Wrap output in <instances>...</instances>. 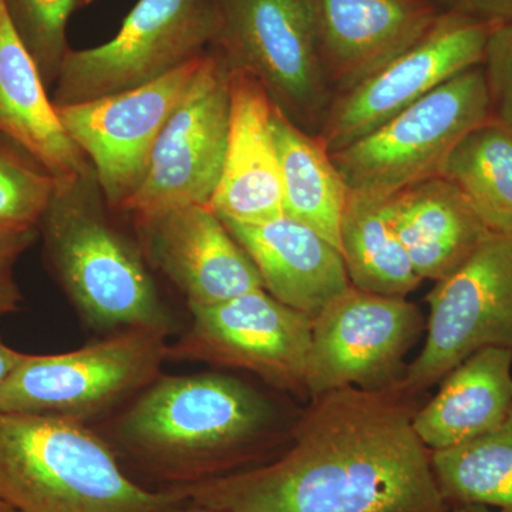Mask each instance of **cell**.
<instances>
[{"instance_id":"8fae6325","label":"cell","mask_w":512,"mask_h":512,"mask_svg":"<svg viewBox=\"0 0 512 512\" xmlns=\"http://www.w3.org/2000/svg\"><path fill=\"white\" fill-rule=\"evenodd\" d=\"M191 325L167 360L247 370L282 392L306 393L313 320L265 289L190 308Z\"/></svg>"},{"instance_id":"f1b7e54d","label":"cell","mask_w":512,"mask_h":512,"mask_svg":"<svg viewBox=\"0 0 512 512\" xmlns=\"http://www.w3.org/2000/svg\"><path fill=\"white\" fill-rule=\"evenodd\" d=\"M37 238V228L0 227V316L18 312L22 305L16 265Z\"/></svg>"},{"instance_id":"e575fe53","label":"cell","mask_w":512,"mask_h":512,"mask_svg":"<svg viewBox=\"0 0 512 512\" xmlns=\"http://www.w3.org/2000/svg\"><path fill=\"white\" fill-rule=\"evenodd\" d=\"M0 512H19V511H16L15 508L10 507L9 504L3 503V501L0 500Z\"/></svg>"},{"instance_id":"4316f807","label":"cell","mask_w":512,"mask_h":512,"mask_svg":"<svg viewBox=\"0 0 512 512\" xmlns=\"http://www.w3.org/2000/svg\"><path fill=\"white\" fill-rule=\"evenodd\" d=\"M13 29L35 60L46 87L56 83L70 47L67 25L82 0H3Z\"/></svg>"},{"instance_id":"7a4b0ae2","label":"cell","mask_w":512,"mask_h":512,"mask_svg":"<svg viewBox=\"0 0 512 512\" xmlns=\"http://www.w3.org/2000/svg\"><path fill=\"white\" fill-rule=\"evenodd\" d=\"M278 410L264 393L221 373L158 376L117 420L111 447L151 490H175L276 456Z\"/></svg>"},{"instance_id":"d4e9b609","label":"cell","mask_w":512,"mask_h":512,"mask_svg":"<svg viewBox=\"0 0 512 512\" xmlns=\"http://www.w3.org/2000/svg\"><path fill=\"white\" fill-rule=\"evenodd\" d=\"M466 195L491 232L512 235V136L493 120L454 147L440 173Z\"/></svg>"},{"instance_id":"e0dca14e","label":"cell","mask_w":512,"mask_h":512,"mask_svg":"<svg viewBox=\"0 0 512 512\" xmlns=\"http://www.w3.org/2000/svg\"><path fill=\"white\" fill-rule=\"evenodd\" d=\"M274 110L254 76L231 69L227 151L220 184L208 204L221 220L255 224L284 215Z\"/></svg>"},{"instance_id":"5b68a950","label":"cell","mask_w":512,"mask_h":512,"mask_svg":"<svg viewBox=\"0 0 512 512\" xmlns=\"http://www.w3.org/2000/svg\"><path fill=\"white\" fill-rule=\"evenodd\" d=\"M488 120L490 97L481 64L335 151L332 160L350 191L390 198L440 175L454 147Z\"/></svg>"},{"instance_id":"9a60e30c","label":"cell","mask_w":512,"mask_h":512,"mask_svg":"<svg viewBox=\"0 0 512 512\" xmlns=\"http://www.w3.org/2000/svg\"><path fill=\"white\" fill-rule=\"evenodd\" d=\"M146 259L163 272L188 308L264 289L261 275L208 205H188L137 224Z\"/></svg>"},{"instance_id":"d590c367","label":"cell","mask_w":512,"mask_h":512,"mask_svg":"<svg viewBox=\"0 0 512 512\" xmlns=\"http://www.w3.org/2000/svg\"><path fill=\"white\" fill-rule=\"evenodd\" d=\"M93 2H96V0H82L83 8L84 6L92 5Z\"/></svg>"},{"instance_id":"d6986e66","label":"cell","mask_w":512,"mask_h":512,"mask_svg":"<svg viewBox=\"0 0 512 512\" xmlns=\"http://www.w3.org/2000/svg\"><path fill=\"white\" fill-rule=\"evenodd\" d=\"M390 220L421 279L457 271L491 234L456 185L437 175L387 200Z\"/></svg>"},{"instance_id":"52a82bcc","label":"cell","mask_w":512,"mask_h":512,"mask_svg":"<svg viewBox=\"0 0 512 512\" xmlns=\"http://www.w3.org/2000/svg\"><path fill=\"white\" fill-rule=\"evenodd\" d=\"M221 30L214 49L231 69L254 76L276 109L319 134L333 92L320 60L311 0H214Z\"/></svg>"},{"instance_id":"9c48e42d","label":"cell","mask_w":512,"mask_h":512,"mask_svg":"<svg viewBox=\"0 0 512 512\" xmlns=\"http://www.w3.org/2000/svg\"><path fill=\"white\" fill-rule=\"evenodd\" d=\"M229 119L231 69L211 47L158 136L143 183L120 211L137 225L177 208L210 204L224 168Z\"/></svg>"},{"instance_id":"30bf717a","label":"cell","mask_w":512,"mask_h":512,"mask_svg":"<svg viewBox=\"0 0 512 512\" xmlns=\"http://www.w3.org/2000/svg\"><path fill=\"white\" fill-rule=\"evenodd\" d=\"M427 336L402 386L420 396L485 348L512 350V235L491 232L426 298Z\"/></svg>"},{"instance_id":"3957f363","label":"cell","mask_w":512,"mask_h":512,"mask_svg":"<svg viewBox=\"0 0 512 512\" xmlns=\"http://www.w3.org/2000/svg\"><path fill=\"white\" fill-rule=\"evenodd\" d=\"M92 170L57 178L39 224L47 261L87 325L99 332L153 329L173 319L148 271L143 249L113 225Z\"/></svg>"},{"instance_id":"ac0fdd59","label":"cell","mask_w":512,"mask_h":512,"mask_svg":"<svg viewBox=\"0 0 512 512\" xmlns=\"http://www.w3.org/2000/svg\"><path fill=\"white\" fill-rule=\"evenodd\" d=\"M224 224L254 262L265 291L312 320L349 288L339 249L301 222L281 215L255 224Z\"/></svg>"},{"instance_id":"484cf974","label":"cell","mask_w":512,"mask_h":512,"mask_svg":"<svg viewBox=\"0 0 512 512\" xmlns=\"http://www.w3.org/2000/svg\"><path fill=\"white\" fill-rule=\"evenodd\" d=\"M57 178L0 134V227L39 229Z\"/></svg>"},{"instance_id":"1f68e13d","label":"cell","mask_w":512,"mask_h":512,"mask_svg":"<svg viewBox=\"0 0 512 512\" xmlns=\"http://www.w3.org/2000/svg\"><path fill=\"white\" fill-rule=\"evenodd\" d=\"M158 512H228L224 510H218V508L208 507V505H201L192 503L188 500H180L177 503L170 504L168 507Z\"/></svg>"},{"instance_id":"7c38bea8","label":"cell","mask_w":512,"mask_h":512,"mask_svg":"<svg viewBox=\"0 0 512 512\" xmlns=\"http://www.w3.org/2000/svg\"><path fill=\"white\" fill-rule=\"evenodd\" d=\"M423 329L420 309L406 298L350 285L313 319L309 399L345 387L382 390L399 383L404 357Z\"/></svg>"},{"instance_id":"4fadbf2b","label":"cell","mask_w":512,"mask_h":512,"mask_svg":"<svg viewBox=\"0 0 512 512\" xmlns=\"http://www.w3.org/2000/svg\"><path fill=\"white\" fill-rule=\"evenodd\" d=\"M493 26L460 6L444 9L416 45L333 97L319 131L330 153L365 137L457 74L481 66Z\"/></svg>"},{"instance_id":"2e32d148","label":"cell","mask_w":512,"mask_h":512,"mask_svg":"<svg viewBox=\"0 0 512 512\" xmlns=\"http://www.w3.org/2000/svg\"><path fill=\"white\" fill-rule=\"evenodd\" d=\"M311 5L333 96L416 45L446 9L434 0H311Z\"/></svg>"},{"instance_id":"ffe728a7","label":"cell","mask_w":512,"mask_h":512,"mask_svg":"<svg viewBox=\"0 0 512 512\" xmlns=\"http://www.w3.org/2000/svg\"><path fill=\"white\" fill-rule=\"evenodd\" d=\"M0 134L25 150L56 178L92 170L74 144L35 60L13 29L0 0Z\"/></svg>"},{"instance_id":"5bb4252c","label":"cell","mask_w":512,"mask_h":512,"mask_svg":"<svg viewBox=\"0 0 512 512\" xmlns=\"http://www.w3.org/2000/svg\"><path fill=\"white\" fill-rule=\"evenodd\" d=\"M202 57L136 89L56 106L64 130L92 164L111 210H120L143 183L158 136Z\"/></svg>"},{"instance_id":"603a6c76","label":"cell","mask_w":512,"mask_h":512,"mask_svg":"<svg viewBox=\"0 0 512 512\" xmlns=\"http://www.w3.org/2000/svg\"><path fill=\"white\" fill-rule=\"evenodd\" d=\"M387 200L349 192L340 222V254L350 285L376 295L406 298L423 279L394 231Z\"/></svg>"},{"instance_id":"44dd1931","label":"cell","mask_w":512,"mask_h":512,"mask_svg":"<svg viewBox=\"0 0 512 512\" xmlns=\"http://www.w3.org/2000/svg\"><path fill=\"white\" fill-rule=\"evenodd\" d=\"M441 382L413 419L431 451L456 447L503 423L512 410V350H478Z\"/></svg>"},{"instance_id":"ba28073f","label":"cell","mask_w":512,"mask_h":512,"mask_svg":"<svg viewBox=\"0 0 512 512\" xmlns=\"http://www.w3.org/2000/svg\"><path fill=\"white\" fill-rule=\"evenodd\" d=\"M221 19L214 0H138L117 35L64 57L55 106L136 89L214 47Z\"/></svg>"},{"instance_id":"836d02e7","label":"cell","mask_w":512,"mask_h":512,"mask_svg":"<svg viewBox=\"0 0 512 512\" xmlns=\"http://www.w3.org/2000/svg\"><path fill=\"white\" fill-rule=\"evenodd\" d=\"M434 2L439 3L440 6L446 9L457 5V0H434Z\"/></svg>"},{"instance_id":"8992f818","label":"cell","mask_w":512,"mask_h":512,"mask_svg":"<svg viewBox=\"0 0 512 512\" xmlns=\"http://www.w3.org/2000/svg\"><path fill=\"white\" fill-rule=\"evenodd\" d=\"M168 333L128 329L72 352L28 355L0 384V412L86 424L160 376Z\"/></svg>"},{"instance_id":"83f0119b","label":"cell","mask_w":512,"mask_h":512,"mask_svg":"<svg viewBox=\"0 0 512 512\" xmlns=\"http://www.w3.org/2000/svg\"><path fill=\"white\" fill-rule=\"evenodd\" d=\"M483 69L490 97V120L512 136V23L491 29Z\"/></svg>"},{"instance_id":"cb8c5ba5","label":"cell","mask_w":512,"mask_h":512,"mask_svg":"<svg viewBox=\"0 0 512 512\" xmlns=\"http://www.w3.org/2000/svg\"><path fill=\"white\" fill-rule=\"evenodd\" d=\"M431 466L448 507L484 505L512 512V410L483 436L431 451Z\"/></svg>"},{"instance_id":"6da1fadb","label":"cell","mask_w":512,"mask_h":512,"mask_svg":"<svg viewBox=\"0 0 512 512\" xmlns=\"http://www.w3.org/2000/svg\"><path fill=\"white\" fill-rule=\"evenodd\" d=\"M400 382L313 397L278 456L174 491L228 512H450Z\"/></svg>"},{"instance_id":"d6a6232c","label":"cell","mask_w":512,"mask_h":512,"mask_svg":"<svg viewBox=\"0 0 512 512\" xmlns=\"http://www.w3.org/2000/svg\"><path fill=\"white\" fill-rule=\"evenodd\" d=\"M450 512H498L493 508L484 507V505H461V507L451 508Z\"/></svg>"},{"instance_id":"7402d4cb","label":"cell","mask_w":512,"mask_h":512,"mask_svg":"<svg viewBox=\"0 0 512 512\" xmlns=\"http://www.w3.org/2000/svg\"><path fill=\"white\" fill-rule=\"evenodd\" d=\"M274 134L282 178L284 215L318 232L340 251V222L348 184L319 134L296 126L274 110Z\"/></svg>"},{"instance_id":"f546056e","label":"cell","mask_w":512,"mask_h":512,"mask_svg":"<svg viewBox=\"0 0 512 512\" xmlns=\"http://www.w3.org/2000/svg\"><path fill=\"white\" fill-rule=\"evenodd\" d=\"M456 6L491 25L512 23V0H457Z\"/></svg>"},{"instance_id":"277c9868","label":"cell","mask_w":512,"mask_h":512,"mask_svg":"<svg viewBox=\"0 0 512 512\" xmlns=\"http://www.w3.org/2000/svg\"><path fill=\"white\" fill-rule=\"evenodd\" d=\"M0 500L19 512H158L183 495L137 483L84 423L0 412Z\"/></svg>"},{"instance_id":"4dcf8cb0","label":"cell","mask_w":512,"mask_h":512,"mask_svg":"<svg viewBox=\"0 0 512 512\" xmlns=\"http://www.w3.org/2000/svg\"><path fill=\"white\" fill-rule=\"evenodd\" d=\"M23 357H25V353L10 348L0 339V384L5 383V380L12 375L13 370L19 366Z\"/></svg>"}]
</instances>
